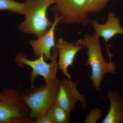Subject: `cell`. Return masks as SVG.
Listing matches in <instances>:
<instances>
[{
    "mask_svg": "<svg viewBox=\"0 0 123 123\" xmlns=\"http://www.w3.org/2000/svg\"><path fill=\"white\" fill-rule=\"evenodd\" d=\"M74 43L87 49L88 60L86 64L90 66L91 70L89 78L95 89L100 91L105 75L107 74H114L116 72V64L111 60L112 55L111 54L109 55L110 61L107 62L103 55L99 37L95 33L92 35L86 34L83 38Z\"/></svg>",
    "mask_w": 123,
    "mask_h": 123,
    "instance_id": "obj_1",
    "label": "cell"
},
{
    "mask_svg": "<svg viewBox=\"0 0 123 123\" xmlns=\"http://www.w3.org/2000/svg\"><path fill=\"white\" fill-rule=\"evenodd\" d=\"M25 19L18 27L22 33L33 34L37 38L44 34L51 26L53 22L49 19L48 10L54 0H26Z\"/></svg>",
    "mask_w": 123,
    "mask_h": 123,
    "instance_id": "obj_2",
    "label": "cell"
},
{
    "mask_svg": "<svg viewBox=\"0 0 123 123\" xmlns=\"http://www.w3.org/2000/svg\"><path fill=\"white\" fill-rule=\"evenodd\" d=\"M0 100V123H31V111L19 91L7 88Z\"/></svg>",
    "mask_w": 123,
    "mask_h": 123,
    "instance_id": "obj_3",
    "label": "cell"
},
{
    "mask_svg": "<svg viewBox=\"0 0 123 123\" xmlns=\"http://www.w3.org/2000/svg\"><path fill=\"white\" fill-rule=\"evenodd\" d=\"M59 82L57 78L50 85L32 87L21 93L24 101L30 110L32 123L35 118L46 114L55 102Z\"/></svg>",
    "mask_w": 123,
    "mask_h": 123,
    "instance_id": "obj_4",
    "label": "cell"
},
{
    "mask_svg": "<svg viewBox=\"0 0 123 123\" xmlns=\"http://www.w3.org/2000/svg\"><path fill=\"white\" fill-rule=\"evenodd\" d=\"M52 59L49 63L45 61L46 59L43 55L32 60L29 59L22 53L17 54L14 60L18 66L22 67L27 65L32 69L29 76V80L31 83L38 76H41L44 79L45 85H49L57 79L56 75L59 69L58 53L55 47L52 49Z\"/></svg>",
    "mask_w": 123,
    "mask_h": 123,
    "instance_id": "obj_5",
    "label": "cell"
},
{
    "mask_svg": "<svg viewBox=\"0 0 123 123\" xmlns=\"http://www.w3.org/2000/svg\"><path fill=\"white\" fill-rule=\"evenodd\" d=\"M87 0H54L50 10L60 18V23L86 26L91 20L86 9Z\"/></svg>",
    "mask_w": 123,
    "mask_h": 123,
    "instance_id": "obj_6",
    "label": "cell"
},
{
    "mask_svg": "<svg viewBox=\"0 0 123 123\" xmlns=\"http://www.w3.org/2000/svg\"><path fill=\"white\" fill-rule=\"evenodd\" d=\"M78 81L63 79L60 81L55 102L65 110L72 113L76 109L77 103L80 102L82 108H86L87 103L85 95L77 89Z\"/></svg>",
    "mask_w": 123,
    "mask_h": 123,
    "instance_id": "obj_7",
    "label": "cell"
},
{
    "mask_svg": "<svg viewBox=\"0 0 123 123\" xmlns=\"http://www.w3.org/2000/svg\"><path fill=\"white\" fill-rule=\"evenodd\" d=\"M55 19L50 29L45 34L38 38L29 42V44L33 50L36 58L42 55L45 59L50 61L52 58L51 51L55 46V31L57 24L60 23V18L55 15Z\"/></svg>",
    "mask_w": 123,
    "mask_h": 123,
    "instance_id": "obj_8",
    "label": "cell"
},
{
    "mask_svg": "<svg viewBox=\"0 0 123 123\" xmlns=\"http://www.w3.org/2000/svg\"><path fill=\"white\" fill-rule=\"evenodd\" d=\"M55 47L58 53L59 69L67 79L71 80L72 76L69 73L68 68L72 66L76 56L83 46L74 43H69L61 38L57 40Z\"/></svg>",
    "mask_w": 123,
    "mask_h": 123,
    "instance_id": "obj_9",
    "label": "cell"
},
{
    "mask_svg": "<svg viewBox=\"0 0 123 123\" xmlns=\"http://www.w3.org/2000/svg\"><path fill=\"white\" fill-rule=\"evenodd\" d=\"M95 31V33L102 37L106 43L117 35H123V28L120 25V21L114 13L110 12L108 14L107 20L104 24H100L97 20H91L90 24Z\"/></svg>",
    "mask_w": 123,
    "mask_h": 123,
    "instance_id": "obj_10",
    "label": "cell"
},
{
    "mask_svg": "<svg viewBox=\"0 0 123 123\" xmlns=\"http://www.w3.org/2000/svg\"><path fill=\"white\" fill-rule=\"evenodd\" d=\"M106 98L110 103L107 114L102 123H123V98L116 90H110Z\"/></svg>",
    "mask_w": 123,
    "mask_h": 123,
    "instance_id": "obj_11",
    "label": "cell"
},
{
    "mask_svg": "<svg viewBox=\"0 0 123 123\" xmlns=\"http://www.w3.org/2000/svg\"><path fill=\"white\" fill-rule=\"evenodd\" d=\"M46 114L53 123H68L70 122L71 113L55 102Z\"/></svg>",
    "mask_w": 123,
    "mask_h": 123,
    "instance_id": "obj_12",
    "label": "cell"
},
{
    "mask_svg": "<svg viewBox=\"0 0 123 123\" xmlns=\"http://www.w3.org/2000/svg\"><path fill=\"white\" fill-rule=\"evenodd\" d=\"M26 8L25 1L21 3L15 0H0V10H7L24 15Z\"/></svg>",
    "mask_w": 123,
    "mask_h": 123,
    "instance_id": "obj_13",
    "label": "cell"
},
{
    "mask_svg": "<svg viewBox=\"0 0 123 123\" xmlns=\"http://www.w3.org/2000/svg\"><path fill=\"white\" fill-rule=\"evenodd\" d=\"M110 0H87L86 9L89 13L101 12L107 5Z\"/></svg>",
    "mask_w": 123,
    "mask_h": 123,
    "instance_id": "obj_14",
    "label": "cell"
},
{
    "mask_svg": "<svg viewBox=\"0 0 123 123\" xmlns=\"http://www.w3.org/2000/svg\"><path fill=\"white\" fill-rule=\"evenodd\" d=\"M102 115V111L99 108H95L91 109L86 117L85 123H96Z\"/></svg>",
    "mask_w": 123,
    "mask_h": 123,
    "instance_id": "obj_15",
    "label": "cell"
},
{
    "mask_svg": "<svg viewBox=\"0 0 123 123\" xmlns=\"http://www.w3.org/2000/svg\"><path fill=\"white\" fill-rule=\"evenodd\" d=\"M33 123H53L47 114L38 117L33 120Z\"/></svg>",
    "mask_w": 123,
    "mask_h": 123,
    "instance_id": "obj_16",
    "label": "cell"
},
{
    "mask_svg": "<svg viewBox=\"0 0 123 123\" xmlns=\"http://www.w3.org/2000/svg\"><path fill=\"white\" fill-rule=\"evenodd\" d=\"M2 92H0V100L2 99Z\"/></svg>",
    "mask_w": 123,
    "mask_h": 123,
    "instance_id": "obj_17",
    "label": "cell"
}]
</instances>
